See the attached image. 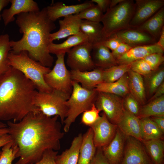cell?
<instances>
[{
    "mask_svg": "<svg viewBox=\"0 0 164 164\" xmlns=\"http://www.w3.org/2000/svg\"><path fill=\"white\" fill-rule=\"evenodd\" d=\"M91 55L96 67L105 69L118 65L111 52L101 42L93 44Z\"/></svg>",
    "mask_w": 164,
    "mask_h": 164,
    "instance_id": "22",
    "label": "cell"
},
{
    "mask_svg": "<svg viewBox=\"0 0 164 164\" xmlns=\"http://www.w3.org/2000/svg\"><path fill=\"white\" fill-rule=\"evenodd\" d=\"M146 149L154 164H163L164 142L161 139L143 141Z\"/></svg>",
    "mask_w": 164,
    "mask_h": 164,
    "instance_id": "31",
    "label": "cell"
},
{
    "mask_svg": "<svg viewBox=\"0 0 164 164\" xmlns=\"http://www.w3.org/2000/svg\"><path fill=\"white\" fill-rule=\"evenodd\" d=\"M17 15L15 23L22 36L18 41H10L11 51H26L32 59L44 66L51 67L54 59L48 50L51 43L50 36L56 27L48 16L46 7L37 12Z\"/></svg>",
    "mask_w": 164,
    "mask_h": 164,
    "instance_id": "2",
    "label": "cell"
},
{
    "mask_svg": "<svg viewBox=\"0 0 164 164\" xmlns=\"http://www.w3.org/2000/svg\"><path fill=\"white\" fill-rule=\"evenodd\" d=\"M2 153L0 156V164H12L16 158L18 151L17 147L14 145L12 141L2 147Z\"/></svg>",
    "mask_w": 164,
    "mask_h": 164,
    "instance_id": "37",
    "label": "cell"
},
{
    "mask_svg": "<svg viewBox=\"0 0 164 164\" xmlns=\"http://www.w3.org/2000/svg\"><path fill=\"white\" fill-rule=\"evenodd\" d=\"M58 116L48 117L41 112H31L20 121L7 122L8 134L18 148L15 164H29L39 161L48 149L58 151L64 132Z\"/></svg>",
    "mask_w": 164,
    "mask_h": 164,
    "instance_id": "1",
    "label": "cell"
},
{
    "mask_svg": "<svg viewBox=\"0 0 164 164\" xmlns=\"http://www.w3.org/2000/svg\"><path fill=\"white\" fill-rule=\"evenodd\" d=\"M77 14L66 17L59 21V29L54 32L51 33L50 36L51 43L55 40L63 39L76 34L80 32L81 21Z\"/></svg>",
    "mask_w": 164,
    "mask_h": 164,
    "instance_id": "20",
    "label": "cell"
},
{
    "mask_svg": "<svg viewBox=\"0 0 164 164\" xmlns=\"http://www.w3.org/2000/svg\"><path fill=\"white\" fill-rule=\"evenodd\" d=\"M164 51L156 43L139 46L132 47L116 60L118 65L129 64L135 61L142 59L152 53H163Z\"/></svg>",
    "mask_w": 164,
    "mask_h": 164,
    "instance_id": "18",
    "label": "cell"
},
{
    "mask_svg": "<svg viewBox=\"0 0 164 164\" xmlns=\"http://www.w3.org/2000/svg\"><path fill=\"white\" fill-rule=\"evenodd\" d=\"M9 2V0H0V19L1 16L0 13L1 11Z\"/></svg>",
    "mask_w": 164,
    "mask_h": 164,
    "instance_id": "52",
    "label": "cell"
},
{
    "mask_svg": "<svg viewBox=\"0 0 164 164\" xmlns=\"http://www.w3.org/2000/svg\"><path fill=\"white\" fill-rule=\"evenodd\" d=\"M103 69L96 67L92 70L84 72L70 70L71 77L72 80L80 84L83 88L93 89L98 84L104 83Z\"/></svg>",
    "mask_w": 164,
    "mask_h": 164,
    "instance_id": "19",
    "label": "cell"
},
{
    "mask_svg": "<svg viewBox=\"0 0 164 164\" xmlns=\"http://www.w3.org/2000/svg\"><path fill=\"white\" fill-rule=\"evenodd\" d=\"M127 73L118 80L111 83H102L95 87L98 92L114 94L122 97L130 93Z\"/></svg>",
    "mask_w": 164,
    "mask_h": 164,
    "instance_id": "23",
    "label": "cell"
},
{
    "mask_svg": "<svg viewBox=\"0 0 164 164\" xmlns=\"http://www.w3.org/2000/svg\"><path fill=\"white\" fill-rule=\"evenodd\" d=\"M95 105L100 111H103L108 120L117 125L125 110L124 99L114 94L98 92Z\"/></svg>",
    "mask_w": 164,
    "mask_h": 164,
    "instance_id": "9",
    "label": "cell"
},
{
    "mask_svg": "<svg viewBox=\"0 0 164 164\" xmlns=\"http://www.w3.org/2000/svg\"><path fill=\"white\" fill-rule=\"evenodd\" d=\"M80 32L87 37L88 42L93 44L104 40L103 26L101 22L82 20Z\"/></svg>",
    "mask_w": 164,
    "mask_h": 164,
    "instance_id": "29",
    "label": "cell"
},
{
    "mask_svg": "<svg viewBox=\"0 0 164 164\" xmlns=\"http://www.w3.org/2000/svg\"><path fill=\"white\" fill-rule=\"evenodd\" d=\"M156 43L164 50V26L162 29L159 37Z\"/></svg>",
    "mask_w": 164,
    "mask_h": 164,
    "instance_id": "50",
    "label": "cell"
},
{
    "mask_svg": "<svg viewBox=\"0 0 164 164\" xmlns=\"http://www.w3.org/2000/svg\"><path fill=\"white\" fill-rule=\"evenodd\" d=\"M164 82H163L156 90L149 101L164 95Z\"/></svg>",
    "mask_w": 164,
    "mask_h": 164,
    "instance_id": "48",
    "label": "cell"
},
{
    "mask_svg": "<svg viewBox=\"0 0 164 164\" xmlns=\"http://www.w3.org/2000/svg\"><path fill=\"white\" fill-rule=\"evenodd\" d=\"M58 151L48 149L44 153L41 159L38 162L29 164H56L55 159Z\"/></svg>",
    "mask_w": 164,
    "mask_h": 164,
    "instance_id": "42",
    "label": "cell"
},
{
    "mask_svg": "<svg viewBox=\"0 0 164 164\" xmlns=\"http://www.w3.org/2000/svg\"><path fill=\"white\" fill-rule=\"evenodd\" d=\"M87 42V37L80 32L76 34L70 36L61 43H50L48 47L49 51L50 54L56 55L61 53H67L73 47Z\"/></svg>",
    "mask_w": 164,
    "mask_h": 164,
    "instance_id": "28",
    "label": "cell"
},
{
    "mask_svg": "<svg viewBox=\"0 0 164 164\" xmlns=\"http://www.w3.org/2000/svg\"><path fill=\"white\" fill-rule=\"evenodd\" d=\"M80 133L73 140L70 147L56 156V164H77L80 148L83 140Z\"/></svg>",
    "mask_w": 164,
    "mask_h": 164,
    "instance_id": "27",
    "label": "cell"
},
{
    "mask_svg": "<svg viewBox=\"0 0 164 164\" xmlns=\"http://www.w3.org/2000/svg\"><path fill=\"white\" fill-rule=\"evenodd\" d=\"M132 48L128 45L122 42L118 47L115 50L112 51L111 53L114 57L117 59L128 52Z\"/></svg>",
    "mask_w": 164,
    "mask_h": 164,
    "instance_id": "44",
    "label": "cell"
},
{
    "mask_svg": "<svg viewBox=\"0 0 164 164\" xmlns=\"http://www.w3.org/2000/svg\"><path fill=\"white\" fill-rule=\"evenodd\" d=\"M9 2L10 7L4 9L1 15L5 26L15 20L16 15L40 10L37 3L33 0H9Z\"/></svg>",
    "mask_w": 164,
    "mask_h": 164,
    "instance_id": "16",
    "label": "cell"
},
{
    "mask_svg": "<svg viewBox=\"0 0 164 164\" xmlns=\"http://www.w3.org/2000/svg\"><path fill=\"white\" fill-rule=\"evenodd\" d=\"M144 82L145 89L150 95L153 94L156 90L163 82L164 69L160 67L156 70L153 71L149 75L145 77Z\"/></svg>",
    "mask_w": 164,
    "mask_h": 164,
    "instance_id": "35",
    "label": "cell"
},
{
    "mask_svg": "<svg viewBox=\"0 0 164 164\" xmlns=\"http://www.w3.org/2000/svg\"><path fill=\"white\" fill-rule=\"evenodd\" d=\"M8 132L7 125L0 121V139L5 135L8 134Z\"/></svg>",
    "mask_w": 164,
    "mask_h": 164,
    "instance_id": "49",
    "label": "cell"
},
{
    "mask_svg": "<svg viewBox=\"0 0 164 164\" xmlns=\"http://www.w3.org/2000/svg\"><path fill=\"white\" fill-rule=\"evenodd\" d=\"M130 64L131 70L141 76H147L152 71L149 65L143 59L135 61Z\"/></svg>",
    "mask_w": 164,
    "mask_h": 164,
    "instance_id": "39",
    "label": "cell"
},
{
    "mask_svg": "<svg viewBox=\"0 0 164 164\" xmlns=\"http://www.w3.org/2000/svg\"><path fill=\"white\" fill-rule=\"evenodd\" d=\"M104 46L110 49L112 51L115 50L122 42L117 38L111 36L101 42Z\"/></svg>",
    "mask_w": 164,
    "mask_h": 164,
    "instance_id": "43",
    "label": "cell"
},
{
    "mask_svg": "<svg viewBox=\"0 0 164 164\" xmlns=\"http://www.w3.org/2000/svg\"><path fill=\"white\" fill-rule=\"evenodd\" d=\"M137 117L140 119L150 117H164V95L149 101L140 108Z\"/></svg>",
    "mask_w": 164,
    "mask_h": 164,
    "instance_id": "30",
    "label": "cell"
},
{
    "mask_svg": "<svg viewBox=\"0 0 164 164\" xmlns=\"http://www.w3.org/2000/svg\"><path fill=\"white\" fill-rule=\"evenodd\" d=\"M135 9V2L133 0H123L116 6L109 8L104 13L101 22L104 40L128 28Z\"/></svg>",
    "mask_w": 164,
    "mask_h": 164,
    "instance_id": "5",
    "label": "cell"
},
{
    "mask_svg": "<svg viewBox=\"0 0 164 164\" xmlns=\"http://www.w3.org/2000/svg\"><path fill=\"white\" fill-rule=\"evenodd\" d=\"M117 125L124 135L142 141L140 119L137 116L125 109Z\"/></svg>",
    "mask_w": 164,
    "mask_h": 164,
    "instance_id": "21",
    "label": "cell"
},
{
    "mask_svg": "<svg viewBox=\"0 0 164 164\" xmlns=\"http://www.w3.org/2000/svg\"><path fill=\"white\" fill-rule=\"evenodd\" d=\"M93 45L86 42L73 47L67 53L66 63L71 70L84 72L96 67L91 55Z\"/></svg>",
    "mask_w": 164,
    "mask_h": 164,
    "instance_id": "10",
    "label": "cell"
},
{
    "mask_svg": "<svg viewBox=\"0 0 164 164\" xmlns=\"http://www.w3.org/2000/svg\"><path fill=\"white\" fill-rule=\"evenodd\" d=\"M96 153L91 164H110L104 156L101 148H97Z\"/></svg>",
    "mask_w": 164,
    "mask_h": 164,
    "instance_id": "45",
    "label": "cell"
},
{
    "mask_svg": "<svg viewBox=\"0 0 164 164\" xmlns=\"http://www.w3.org/2000/svg\"><path fill=\"white\" fill-rule=\"evenodd\" d=\"M123 0H110L109 8L113 7L123 1Z\"/></svg>",
    "mask_w": 164,
    "mask_h": 164,
    "instance_id": "53",
    "label": "cell"
},
{
    "mask_svg": "<svg viewBox=\"0 0 164 164\" xmlns=\"http://www.w3.org/2000/svg\"><path fill=\"white\" fill-rule=\"evenodd\" d=\"M131 64H118L103 69L104 83L115 82L131 70Z\"/></svg>",
    "mask_w": 164,
    "mask_h": 164,
    "instance_id": "34",
    "label": "cell"
},
{
    "mask_svg": "<svg viewBox=\"0 0 164 164\" xmlns=\"http://www.w3.org/2000/svg\"><path fill=\"white\" fill-rule=\"evenodd\" d=\"M94 4L91 1L72 5H66L62 2H57L47 6L46 9L49 18L54 22L60 18L78 14Z\"/></svg>",
    "mask_w": 164,
    "mask_h": 164,
    "instance_id": "15",
    "label": "cell"
},
{
    "mask_svg": "<svg viewBox=\"0 0 164 164\" xmlns=\"http://www.w3.org/2000/svg\"><path fill=\"white\" fill-rule=\"evenodd\" d=\"M83 136L77 164H91L97 150L93 142L92 129L90 128Z\"/></svg>",
    "mask_w": 164,
    "mask_h": 164,
    "instance_id": "24",
    "label": "cell"
},
{
    "mask_svg": "<svg viewBox=\"0 0 164 164\" xmlns=\"http://www.w3.org/2000/svg\"><path fill=\"white\" fill-rule=\"evenodd\" d=\"M93 133V142L96 148L107 145L114 137L117 125L110 122L103 112L98 120L90 126Z\"/></svg>",
    "mask_w": 164,
    "mask_h": 164,
    "instance_id": "11",
    "label": "cell"
},
{
    "mask_svg": "<svg viewBox=\"0 0 164 164\" xmlns=\"http://www.w3.org/2000/svg\"><path fill=\"white\" fill-rule=\"evenodd\" d=\"M111 36L117 38L122 42L132 47L153 44L157 41L156 39L146 32L137 28L129 27L118 32Z\"/></svg>",
    "mask_w": 164,
    "mask_h": 164,
    "instance_id": "14",
    "label": "cell"
},
{
    "mask_svg": "<svg viewBox=\"0 0 164 164\" xmlns=\"http://www.w3.org/2000/svg\"><path fill=\"white\" fill-rule=\"evenodd\" d=\"M77 14L81 20L101 22L104 13L97 5L94 4Z\"/></svg>",
    "mask_w": 164,
    "mask_h": 164,
    "instance_id": "36",
    "label": "cell"
},
{
    "mask_svg": "<svg viewBox=\"0 0 164 164\" xmlns=\"http://www.w3.org/2000/svg\"><path fill=\"white\" fill-rule=\"evenodd\" d=\"M127 73L130 93L140 104H144L146 101V90L143 78L141 75L131 70Z\"/></svg>",
    "mask_w": 164,
    "mask_h": 164,
    "instance_id": "26",
    "label": "cell"
},
{
    "mask_svg": "<svg viewBox=\"0 0 164 164\" xmlns=\"http://www.w3.org/2000/svg\"><path fill=\"white\" fill-rule=\"evenodd\" d=\"M124 97V105L125 109L137 116L140 109L138 102L130 93Z\"/></svg>",
    "mask_w": 164,
    "mask_h": 164,
    "instance_id": "40",
    "label": "cell"
},
{
    "mask_svg": "<svg viewBox=\"0 0 164 164\" xmlns=\"http://www.w3.org/2000/svg\"><path fill=\"white\" fill-rule=\"evenodd\" d=\"M12 141L11 136L9 134H7L5 135L0 139V148L2 147Z\"/></svg>",
    "mask_w": 164,
    "mask_h": 164,
    "instance_id": "51",
    "label": "cell"
},
{
    "mask_svg": "<svg viewBox=\"0 0 164 164\" xmlns=\"http://www.w3.org/2000/svg\"><path fill=\"white\" fill-rule=\"evenodd\" d=\"M1 153H2V151H0V156H1Z\"/></svg>",
    "mask_w": 164,
    "mask_h": 164,
    "instance_id": "54",
    "label": "cell"
},
{
    "mask_svg": "<svg viewBox=\"0 0 164 164\" xmlns=\"http://www.w3.org/2000/svg\"><path fill=\"white\" fill-rule=\"evenodd\" d=\"M164 7L137 28L152 36L158 41L164 26Z\"/></svg>",
    "mask_w": 164,
    "mask_h": 164,
    "instance_id": "25",
    "label": "cell"
},
{
    "mask_svg": "<svg viewBox=\"0 0 164 164\" xmlns=\"http://www.w3.org/2000/svg\"><path fill=\"white\" fill-rule=\"evenodd\" d=\"M140 119L142 141L161 139L163 133L154 121L149 118Z\"/></svg>",
    "mask_w": 164,
    "mask_h": 164,
    "instance_id": "32",
    "label": "cell"
},
{
    "mask_svg": "<svg viewBox=\"0 0 164 164\" xmlns=\"http://www.w3.org/2000/svg\"><path fill=\"white\" fill-rule=\"evenodd\" d=\"M124 135L117 129L110 142L101 148L103 153L110 164H120L124 153Z\"/></svg>",
    "mask_w": 164,
    "mask_h": 164,
    "instance_id": "17",
    "label": "cell"
},
{
    "mask_svg": "<svg viewBox=\"0 0 164 164\" xmlns=\"http://www.w3.org/2000/svg\"><path fill=\"white\" fill-rule=\"evenodd\" d=\"M98 110L94 104L91 108L84 112L82 114L81 121L82 123L89 127L95 123L99 118L100 116Z\"/></svg>",
    "mask_w": 164,
    "mask_h": 164,
    "instance_id": "38",
    "label": "cell"
},
{
    "mask_svg": "<svg viewBox=\"0 0 164 164\" xmlns=\"http://www.w3.org/2000/svg\"><path fill=\"white\" fill-rule=\"evenodd\" d=\"M91 2L96 3L103 13L109 8L110 0H92Z\"/></svg>",
    "mask_w": 164,
    "mask_h": 164,
    "instance_id": "46",
    "label": "cell"
},
{
    "mask_svg": "<svg viewBox=\"0 0 164 164\" xmlns=\"http://www.w3.org/2000/svg\"><path fill=\"white\" fill-rule=\"evenodd\" d=\"M150 66L152 71L157 69L164 61L163 53H155L149 55L142 59Z\"/></svg>",
    "mask_w": 164,
    "mask_h": 164,
    "instance_id": "41",
    "label": "cell"
},
{
    "mask_svg": "<svg viewBox=\"0 0 164 164\" xmlns=\"http://www.w3.org/2000/svg\"><path fill=\"white\" fill-rule=\"evenodd\" d=\"M37 91L22 72L11 67L0 77V121L17 122L30 113L39 112L34 103Z\"/></svg>",
    "mask_w": 164,
    "mask_h": 164,
    "instance_id": "3",
    "label": "cell"
},
{
    "mask_svg": "<svg viewBox=\"0 0 164 164\" xmlns=\"http://www.w3.org/2000/svg\"><path fill=\"white\" fill-rule=\"evenodd\" d=\"M151 119L155 122L163 133L164 132V117H152Z\"/></svg>",
    "mask_w": 164,
    "mask_h": 164,
    "instance_id": "47",
    "label": "cell"
},
{
    "mask_svg": "<svg viewBox=\"0 0 164 164\" xmlns=\"http://www.w3.org/2000/svg\"><path fill=\"white\" fill-rule=\"evenodd\" d=\"M8 58L9 65L22 72L33 84L38 91L49 92L52 90L44 79V75L50 71V67L31 58L25 51L15 53L11 50Z\"/></svg>",
    "mask_w": 164,
    "mask_h": 164,
    "instance_id": "4",
    "label": "cell"
},
{
    "mask_svg": "<svg viewBox=\"0 0 164 164\" xmlns=\"http://www.w3.org/2000/svg\"><path fill=\"white\" fill-rule=\"evenodd\" d=\"M127 137L125 151L120 164H154L141 142L131 136Z\"/></svg>",
    "mask_w": 164,
    "mask_h": 164,
    "instance_id": "13",
    "label": "cell"
},
{
    "mask_svg": "<svg viewBox=\"0 0 164 164\" xmlns=\"http://www.w3.org/2000/svg\"><path fill=\"white\" fill-rule=\"evenodd\" d=\"M70 96L61 92L52 90L49 92L37 91L34 103L39 111L49 117L58 116L63 124L67 112L66 104Z\"/></svg>",
    "mask_w": 164,
    "mask_h": 164,
    "instance_id": "7",
    "label": "cell"
},
{
    "mask_svg": "<svg viewBox=\"0 0 164 164\" xmlns=\"http://www.w3.org/2000/svg\"><path fill=\"white\" fill-rule=\"evenodd\" d=\"M135 12L129 27L137 28L164 7V0H135Z\"/></svg>",
    "mask_w": 164,
    "mask_h": 164,
    "instance_id": "12",
    "label": "cell"
},
{
    "mask_svg": "<svg viewBox=\"0 0 164 164\" xmlns=\"http://www.w3.org/2000/svg\"><path fill=\"white\" fill-rule=\"evenodd\" d=\"M10 41L8 34L0 35V77L11 67L8 58V54L11 50Z\"/></svg>",
    "mask_w": 164,
    "mask_h": 164,
    "instance_id": "33",
    "label": "cell"
},
{
    "mask_svg": "<svg viewBox=\"0 0 164 164\" xmlns=\"http://www.w3.org/2000/svg\"><path fill=\"white\" fill-rule=\"evenodd\" d=\"M65 53L56 55L57 59L53 69L44 76V80L52 89L59 91L70 96L73 90L70 71L64 62Z\"/></svg>",
    "mask_w": 164,
    "mask_h": 164,
    "instance_id": "8",
    "label": "cell"
},
{
    "mask_svg": "<svg viewBox=\"0 0 164 164\" xmlns=\"http://www.w3.org/2000/svg\"><path fill=\"white\" fill-rule=\"evenodd\" d=\"M72 84V91L66 102L67 112L63 122V130L65 132H68L71 125L80 114L91 108L94 104L98 94L95 88L86 89L73 80Z\"/></svg>",
    "mask_w": 164,
    "mask_h": 164,
    "instance_id": "6",
    "label": "cell"
}]
</instances>
